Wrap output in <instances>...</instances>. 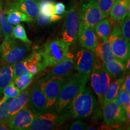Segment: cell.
I'll use <instances>...</instances> for the list:
<instances>
[{
  "instance_id": "1",
  "label": "cell",
  "mask_w": 130,
  "mask_h": 130,
  "mask_svg": "<svg viewBox=\"0 0 130 130\" xmlns=\"http://www.w3.org/2000/svg\"><path fill=\"white\" fill-rule=\"evenodd\" d=\"M89 77L78 72L69 75L53 107L54 111L60 113L69 108L73 100L86 87Z\"/></svg>"
},
{
  "instance_id": "2",
  "label": "cell",
  "mask_w": 130,
  "mask_h": 130,
  "mask_svg": "<svg viewBox=\"0 0 130 130\" xmlns=\"http://www.w3.org/2000/svg\"><path fill=\"white\" fill-rule=\"evenodd\" d=\"M71 116L75 119H87L98 111V104L91 86L85 87L73 100L70 105Z\"/></svg>"
},
{
  "instance_id": "3",
  "label": "cell",
  "mask_w": 130,
  "mask_h": 130,
  "mask_svg": "<svg viewBox=\"0 0 130 130\" xmlns=\"http://www.w3.org/2000/svg\"><path fill=\"white\" fill-rule=\"evenodd\" d=\"M69 52V46L62 38L47 42L42 48V67L44 70L63 60Z\"/></svg>"
},
{
  "instance_id": "4",
  "label": "cell",
  "mask_w": 130,
  "mask_h": 130,
  "mask_svg": "<svg viewBox=\"0 0 130 130\" xmlns=\"http://www.w3.org/2000/svg\"><path fill=\"white\" fill-rule=\"evenodd\" d=\"M31 44L19 42L12 37L5 36L0 45L1 59L6 64H14L25 57L31 50Z\"/></svg>"
},
{
  "instance_id": "5",
  "label": "cell",
  "mask_w": 130,
  "mask_h": 130,
  "mask_svg": "<svg viewBox=\"0 0 130 130\" xmlns=\"http://www.w3.org/2000/svg\"><path fill=\"white\" fill-rule=\"evenodd\" d=\"M71 116L64 111L58 113L52 110L42 114H35L33 121L27 130H50L59 127Z\"/></svg>"
},
{
  "instance_id": "6",
  "label": "cell",
  "mask_w": 130,
  "mask_h": 130,
  "mask_svg": "<svg viewBox=\"0 0 130 130\" xmlns=\"http://www.w3.org/2000/svg\"><path fill=\"white\" fill-rule=\"evenodd\" d=\"M62 27V39L69 46L74 44L77 40L78 32L80 24L79 4L75 3L71 9L66 11Z\"/></svg>"
},
{
  "instance_id": "7",
  "label": "cell",
  "mask_w": 130,
  "mask_h": 130,
  "mask_svg": "<svg viewBox=\"0 0 130 130\" xmlns=\"http://www.w3.org/2000/svg\"><path fill=\"white\" fill-rule=\"evenodd\" d=\"M121 22H116L108 37L111 43V51L114 58L125 66L130 57L129 43H127L122 35Z\"/></svg>"
},
{
  "instance_id": "8",
  "label": "cell",
  "mask_w": 130,
  "mask_h": 130,
  "mask_svg": "<svg viewBox=\"0 0 130 130\" xmlns=\"http://www.w3.org/2000/svg\"><path fill=\"white\" fill-rule=\"evenodd\" d=\"M68 77H52L40 79V87L47 100L48 107L50 109L53 108L57 100L60 92L64 85Z\"/></svg>"
},
{
  "instance_id": "9",
  "label": "cell",
  "mask_w": 130,
  "mask_h": 130,
  "mask_svg": "<svg viewBox=\"0 0 130 130\" xmlns=\"http://www.w3.org/2000/svg\"><path fill=\"white\" fill-rule=\"evenodd\" d=\"M79 9L80 21L86 26L94 28L96 24L102 19L96 0H81Z\"/></svg>"
},
{
  "instance_id": "10",
  "label": "cell",
  "mask_w": 130,
  "mask_h": 130,
  "mask_svg": "<svg viewBox=\"0 0 130 130\" xmlns=\"http://www.w3.org/2000/svg\"><path fill=\"white\" fill-rule=\"evenodd\" d=\"M95 52L81 47L74 55V68L81 74L90 75L96 61Z\"/></svg>"
},
{
  "instance_id": "11",
  "label": "cell",
  "mask_w": 130,
  "mask_h": 130,
  "mask_svg": "<svg viewBox=\"0 0 130 130\" xmlns=\"http://www.w3.org/2000/svg\"><path fill=\"white\" fill-rule=\"evenodd\" d=\"M102 109L104 121L107 126H119L127 121L125 110L113 101L104 104Z\"/></svg>"
},
{
  "instance_id": "12",
  "label": "cell",
  "mask_w": 130,
  "mask_h": 130,
  "mask_svg": "<svg viewBox=\"0 0 130 130\" xmlns=\"http://www.w3.org/2000/svg\"><path fill=\"white\" fill-rule=\"evenodd\" d=\"M27 105L35 114H42L51 111L48 107L47 100L40 87V80L35 84L29 95Z\"/></svg>"
},
{
  "instance_id": "13",
  "label": "cell",
  "mask_w": 130,
  "mask_h": 130,
  "mask_svg": "<svg viewBox=\"0 0 130 130\" xmlns=\"http://www.w3.org/2000/svg\"><path fill=\"white\" fill-rule=\"evenodd\" d=\"M35 114L25 105L22 109L11 116L6 121L9 129L27 130L33 121Z\"/></svg>"
},
{
  "instance_id": "14",
  "label": "cell",
  "mask_w": 130,
  "mask_h": 130,
  "mask_svg": "<svg viewBox=\"0 0 130 130\" xmlns=\"http://www.w3.org/2000/svg\"><path fill=\"white\" fill-rule=\"evenodd\" d=\"M77 40L81 47L93 51H95V48L99 44L98 37L96 35L94 28L86 26L81 21L78 32Z\"/></svg>"
},
{
  "instance_id": "15",
  "label": "cell",
  "mask_w": 130,
  "mask_h": 130,
  "mask_svg": "<svg viewBox=\"0 0 130 130\" xmlns=\"http://www.w3.org/2000/svg\"><path fill=\"white\" fill-rule=\"evenodd\" d=\"M74 68V54L69 52L64 59L53 66L45 78L52 77H66L72 74Z\"/></svg>"
},
{
  "instance_id": "16",
  "label": "cell",
  "mask_w": 130,
  "mask_h": 130,
  "mask_svg": "<svg viewBox=\"0 0 130 130\" xmlns=\"http://www.w3.org/2000/svg\"><path fill=\"white\" fill-rule=\"evenodd\" d=\"M38 1L39 0H14L8 4L7 7L18 10L35 20L39 12Z\"/></svg>"
},
{
  "instance_id": "17",
  "label": "cell",
  "mask_w": 130,
  "mask_h": 130,
  "mask_svg": "<svg viewBox=\"0 0 130 130\" xmlns=\"http://www.w3.org/2000/svg\"><path fill=\"white\" fill-rule=\"evenodd\" d=\"M130 0H116L110 12V19L115 22H121L130 16Z\"/></svg>"
},
{
  "instance_id": "18",
  "label": "cell",
  "mask_w": 130,
  "mask_h": 130,
  "mask_svg": "<svg viewBox=\"0 0 130 130\" xmlns=\"http://www.w3.org/2000/svg\"><path fill=\"white\" fill-rule=\"evenodd\" d=\"M30 92V89H25L21 91L17 96L12 99L9 106V119L27 105Z\"/></svg>"
},
{
  "instance_id": "19",
  "label": "cell",
  "mask_w": 130,
  "mask_h": 130,
  "mask_svg": "<svg viewBox=\"0 0 130 130\" xmlns=\"http://www.w3.org/2000/svg\"><path fill=\"white\" fill-rule=\"evenodd\" d=\"M101 64L110 77L113 78H119L127 72L125 66L114 57L107 61L106 63H101Z\"/></svg>"
},
{
  "instance_id": "20",
  "label": "cell",
  "mask_w": 130,
  "mask_h": 130,
  "mask_svg": "<svg viewBox=\"0 0 130 130\" xmlns=\"http://www.w3.org/2000/svg\"><path fill=\"white\" fill-rule=\"evenodd\" d=\"M95 64L98 66V69L100 79V93L98 100L99 101H100L101 106L102 107V106H103L104 98L105 94L106 93L107 89H108V86H109L111 78L110 77V76L108 75V73L105 71L104 69L102 67L100 61L96 59Z\"/></svg>"
},
{
  "instance_id": "21",
  "label": "cell",
  "mask_w": 130,
  "mask_h": 130,
  "mask_svg": "<svg viewBox=\"0 0 130 130\" xmlns=\"http://www.w3.org/2000/svg\"><path fill=\"white\" fill-rule=\"evenodd\" d=\"M94 52L96 60L101 63H106L107 61L114 57L111 51V43L109 39L99 43Z\"/></svg>"
},
{
  "instance_id": "22",
  "label": "cell",
  "mask_w": 130,
  "mask_h": 130,
  "mask_svg": "<svg viewBox=\"0 0 130 130\" xmlns=\"http://www.w3.org/2000/svg\"><path fill=\"white\" fill-rule=\"evenodd\" d=\"M4 12L7 16L8 20L12 25H16L21 22L30 23L35 21L24 13L17 9L7 7Z\"/></svg>"
},
{
  "instance_id": "23",
  "label": "cell",
  "mask_w": 130,
  "mask_h": 130,
  "mask_svg": "<svg viewBox=\"0 0 130 130\" xmlns=\"http://www.w3.org/2000/svg\"><path fill=\"white\" fill-rule=\"evenodd\" d=\"M111 25L110 19L105 18L99 21L96 24L94 30L98 38H100L102 42L108 39L111 30Z\"/></svg>"
},
{
  "instance_id": "24",
  "label": "cell",
  "mask_w": 130,
  "mask_h": 130,
  "mask_svg": "<svg viewBox=\"0 0 130 130\" xmlns=\"http://www.w3.org/2000/svg\"><path fill=\"white\" fill-rule=\"evenodd\" d=\"M13 79V64H6L0 68V96L5 87Z\"/></svg>"
},
{
  "instance_id": "25",
  "label": "cell",
  "mask_w": 130,
  "mask_h": 130,
  "mask_svg": "<svg viewBox=\"0 0 130 130\" xmlns=\"http://www.w3.org/2000/svg\"><path fill=\"white\" fill-rule=\"evenodd\" d=\"M125 75L121 76L119 78H118L113 82L110 83L109 86H108V89L106 93L105 94L104 98L103 101V105L107 102H108L111 101H113L114 99L115 98L117 94L118 93V91L119 90L120 87L123 84V81L125 79Z\"/></svg>"
},
{
  "instance_id": "26",
  "label": "cell",
  "mask_w": 130,
  "mask_h": 130,
  "mask_svg": "<svg viewBox=\"0 0 130 130\" xmlns=\"http://www.w3.org/2000/svg\"><path fill=\"white\" fill-rule=\"evenodd\" d=\"M113 101L117 105L123 107L126 115L130 113V94L127 93L122 86Z\"/></svg>"
},
{
  "instance_id": "27",
  "label": "cell",
  "mask_w": 130,
  "mask_h": 130,
  "mask_svg": "<svg viewBox=\"0 0 130 130\" xmlns=\"http://www.w3.org/2000/svg\"><path fill=\"white\" fill-rule=\"evenodd\" d=\"M12 37L15 39L20 40L24 43L31 44V41L29 39L26 33L24 25L21 24H16L15 27L13 28L12 32Z\"/></svg>"
},
{
  "instance_id": "28",
  "label": "cell",
  "mask_w": 130,
  "mask_h": 130,
  "mask_svg": "<svg viewBox=\"0 0 130 130\" xmlns=\"http://www.w3.org/2000/svg\"><path fill=\"white\" fill-rule=\"evenodd\" d=\"M90 76L91 88L96 95L98 98H99L100 93V79L98 66L95 63L93 69L91 71Z\"/></svg>"
},
{
  "instance_id": "29",
  "label": "cell",
  "mask_w": 130,
  "mask_h": 130,
  "mask_svg": "<svg viewBox=\"0 0 130 130\" xmlns=\"http://www.w3.org/2000/svg\"><path fill=\"white\" fill-rule=\"evenodd\" d=\"M64 15H58V14H54L52 15H44L42 14L41 13L39 12L38 15H37L36 19L37 24L40 26H45L51 24L54 22H56L57 21L61 20Z\"/></svg>"
},
{
  "instance_id": "30",
  "label": "cell",
  "mask_w": 130,
  "mask_h": 130,
  "mask_svg": "<svg viewBox=\"0 0 130 130\" xmlns=\"http://www.w3.org/2000/svg\"><path fill=\"white\" fill-rule=\"evenodd\" d=\"M55 3L53 0H39L38 6L39 12L44 15L55 14Z\"/></svg>"
},
{
  "instance_id": "31",
  "label": "cell",
  "mask_w": 130,
  "mask_h": 130,
  "mask_svg": "<svg viewBox=\"0 0 130 130\" xmlns=\"http://www.w3.org/2000/svg\"><path fill=\"white\" fill-rule=\"evenodd\" d=\"M35 75L31 74H25L13 79L14 84L21 91L27 89V87L31 83L32 78Z\"/></svg>"
},
{
  "instance_id": "32",
  "label": "cell",
  "mask_w": 130,
  "mask_h": 130,
  "mask_svg": "<svg viewBox=\"0 0 130 130\" xmlns=\"http://www.w3.org/2000/svg\"><path fill=\"white\" fill-rule=\"evenodd\" d=\"M0 25L2 28L4 36L12 37V32L13 27L8 20L7 16L3 10L1 6H0Z\"/></svg>"
},
{
  "instance_id": "33",
  "label": "cell",
  "mask_w": 130,
  "mask_h": 130,
  "mask_svg": "<svg viewBox=\"0 0 130 130\" xmlns=\"http://www.w3.org/2000/svg\"><path fill=\"white\" fill-rule=\"evenodd\" d=\"M13 98L3 96L0 99V122H6L9 119V106Z\"/></svg>"
},
{
  "instance_id": "34",
  "label": "cell",
  "mask_w": 130,
  "mask_h": 130,
  "mask_svg": "<svg viewBox=\"0 0 130 130\" xmlns=\"http://www.w3.org/2000/svg\"><path fill=\"white\" fill-rule=\"evenodd\" d=\"M116 0H96V2L102 14V19L107 18L114 3Z\"/></svg>"
},
{
  "instance_id": "35",
  "label": "cell",
  "mask_w": 130,
  "mask_h": 130,
  "mask_svg": "<svg viewBox=\"0 0 130 130\" xmlns=\"http://www.w3.org/2000/svg\"><path fill=\"white\" fill-rule=\"evenodd\" d=\"M21 92V90L14 84V81H12L4 89L3 91V95L4 97L14 98Z\"/></svg>"
},
{
  "instance_id": "36",
  "label": "cell",
  "mask_w": 130,
  "mask_h": 130,
  "mask_svg": "<svg viewBox=\"0 0 130 130\" xmlns=\"http://www.w3.org/2000/svg\"><path fill=\"white\" fill-rule=\"evenodd\" d=\"M25 74H30L24 58L13 64V79Z\"/></svg>"
},
{
  "instance_id": "37",
  "label": "cell",
  "mask_w": 130,
  "mask_h": 130,
  "mask_svg": "<svg viewBox=\"0 0 130 130\" xmlns=\"http://www.w3.org/2000/svg\"><path fill=\"white\" fill-rule=\"evenodd\" d=\"M121 22V31L122 35L126 42L130 43V16H126Z\"/></svg>"
},
{
  "instance_id": "38",
  "label": "cell",
  "mask_w": 130,
  "mask_h": 130,
  "mask_svg": "<svg viewBox=\"0 0 130 130\" xmlns=\"http://www.w3.org/2000/svg\"><path fill=\"white\" fill-rule=\"evenodd\" d=\"M88 126L89 125L86 123L77 121L69 125L67 129L70 130H86Z\"/></svg>"
},
{
  "instance_id": "39",
  "label": "cell",
  "mask_w": 130,
  "mask_h": 130,
  "mask_svg": "<svg viewBox=\"0 0 130 130\" xmlns=\"http://www.w3.org/2000/svg\"><path fill=\"white\" fill-rule=\"evenodd\" d=\"M55 14L62 15L66 12V6L63 3L59 2L55 4Z\"/></svg>"
},
{
  "instance_id": "40",
  "label": "cell",
  "mask_w": 130,
  "mask_h": 130,
  "mask_svg": "<svg viewBox=\"0 0 130 130\" xmlns=\"http://www.w3.org/2000/svg\"><path fill=\"white\" fill-rule=\"evenodd\" d=\"M122 86L127 93L130 94V75L129 73L126 76V77H125L124 81L122 84Z\"/></svg>"
},
{
  "instance_id": "41",
  "label": "cell",
  "mask_w": 130,
  "mask_h": 130,
  "mask_svg": "<svg viewBox=\"0 0 130 130\" xmlns=\"http://www.w3.org/2000/svg\"><path fill=\"white\" fill-rule=\"evenodd\" d=\"M9 129V126L6 122H0V130Z\"/></svg>"
},
{
  "instance_id": "42",
  "label": "cell",
  "mask_w": 130,
  "mask_h": 130,
  "mask_svg": "<svg viewBox=\"0 0 130 130\" xmlns=\"http://www.w3.org/2000/svg\"><path fill=\"white\" fill-rule=\"evenodd\" d=\"M125 68H126V71L129 72V69H130V59H129H129H128L127 63H126V64H125Z\"/></svg>"
},
{
  "instance_id": "43",
  "label": "cell",
  "mask_w": 130,
  "mask_h": 130,
  "mask_svg": "<svg viewBox=\"0 0 130 130\" xmlns=\"http://www.w3.org/2000/svg\"><path fill=\"white\" fill-rule=\"evenodd\" d=\"M3 36H4V33H3L2 28H1V25H0V42L2 40Z\"/></svg>"
},
{
  "instance_id": "44",
  "label": "cell",
  "mask_w": 130,
  "mask_h": 130,
  "mask_svg": "<svg viewBox=\"0 0 130 130\" xmlns=\"http://www.w3.org/2000/svg\"><path fill=\"white\" fill-rule=\"evenodd\" d=\"M8 1H14V0H8Z\"/></svg>"
},
{
  "instance_id": "45",
  "label": "cell",
  "mask_w": 130,
  "mask_h": 130,
  "mask_svg": "<svg viewBox=\"0 0 130 130\" xmlns=\"http://www.w3.org/2000/svg\"><path fill=\"white\" fill-rule=\"evenodd\" d=\"M0 54H1V49H0Z\"/></svg>"
}]
</instances>
